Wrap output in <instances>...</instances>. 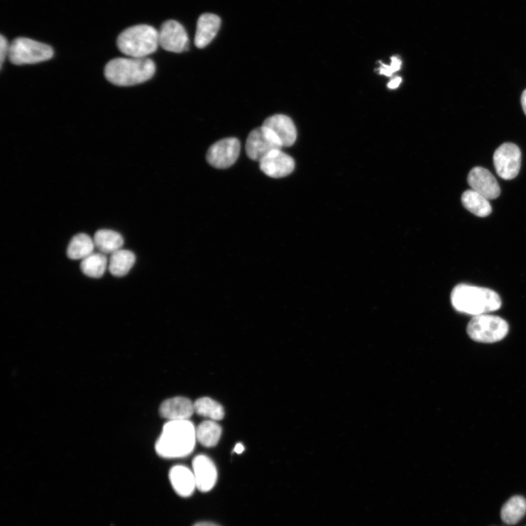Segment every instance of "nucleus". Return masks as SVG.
I'll return each mask as SVG.
<instances>
[{
  "instance_id": "nucleus-30",
  "label": "nucleus",
  "mask_w": 526,
  "mask_h": 526,
  "mask_svg": "<svg viewBox=\"0 0 526 526\" xmlns=\"http://www.w3.org/2000/svg\"><path fill=\"white\" fill-rule=\"evenodd\" d=\"M235 453L241 454L244 451V446L242 444H237L234 449Z\"/></svg>"
},
{
  "instance_id": "nucleus-17",
  "label": "nucleus",
  "mask_w": 526,
  "mask_h": 526,
  "mask_svg": "<svg viewBox=\"0 0 526 526\" xmlns=\"http://www.w3.org/2000/svg\"><path fill=\"white\" fill-rule=\"evenodd\" d=\"M171 485L180 496L189 497L194 491L196 482L193 471L184 466L172 467L169 473Z\"/></svg>"
},
{
  "instance_id": "nucleus-10",
  "label": "nucleus",
  "mask_w": 526,
  "mask_h": 526,
  "mask_svg": "<svg viewBox=\"0 0 526 526\" xmlns=\"http://www.w3.org/2000/svg\"><path fill=\"white\" fill-rule=\"evenodd\" d=\"M160 45L168 52L182 53L187 51L189 37L182 25L174 20L165 22L159 32Z\"/></svg>"
},
{
  "instance_id": "nucleus-25",
  "label": "nucleus",
  "mask_w": 526,
  "mask_h": 526,
  "mask_svg": "<svg viewBox=\"0 0 526 526\" xmlns=\"http://www.w3.org/2000/svg\"><path fill=\"white\" fill-rule=\"evenodd\" d=\"M194 407L196 414L209 417L214 421L221 420L224 417L222 406L208 397L197 399L194 403Z\"/></svg>"
},
{
  "instance_id": "nucleus-22",
  "label": "nucleus",
  "mask_w": 526,
  "mask_h": 526,
  "mask_svg": "<svg viewBox=\"0 0 526 526\" xmlns=\"http://www.w3.org/2000/svg\"><path fill=\"white\" fill-rule=\"evenodd\" d=\"M526 514V499L521 495L510 498L500 510V517L508 525H513Z\"/></svg>"
},
{
  "instance_id": "nucleus-23",
  "label": "nucleus",
  "mask_w": 526,
  "mask_h": 526,
  "mask_svg": "<svg viewBox=\"0 0 526 526\" xmlns=\"http://www.w3.org/2000/svg\"><path fill=\"white\" fill-rule=\"evenodd\" d=\"M221 435L220 425L214 420L204 421L196 429L197 441L206 447L216 446Z\"/></svg>"
},
{
  "instance_id": "nucleus-15",
  "label": "nucleus",
  "mask_w": 526,
  "mask_h": 526,
  "mask_svg": "<svg viewBox=\"0 0 526 526\" xmlns=\"http://www.w3.org/2000/svg\"><path fill=\"white\" fill-rule=\"evenodd\" d=\"M194 412V404L190 399L184 397L168 399L160 407L161 417L169 421L187 420Z\"/></svg>"
},
{
  "instance_id": "nucleus-11",
  "label": "nucleus",
  "mask_w": 526,
  "mask_h": 526,
  "mask_svg": "<svg viewBox=\"0 0 526 526\" xmlns=\"http://www.w3.org/2000/svg\"><path fill=\"white\" fill-rule=\"evenodd\" d=\"M259 163L261 170L268 177L275 179L287 177L295 168L293 158L282 149L274 150Z\"/></svg>"
},
{
  "instance_id": "nucleus-31",
  "label": "nucleus",
  "mask_w": 526,
  "mask_h": 526,
  "mask_svg": "<svg viewBox=\"0 0 526 526\" xmlns=\"http://www.w3.org/2000/svg\"><path fill=\"white\" fill-rule=\"evenodd\" d=\"M193 526H219L215 523L209 522H198Z\"/></svg>"
},
{
  "instance_id": "nucleus-26",
  "label": "nucleus",
  "mask_w": 526,
  "mask_h": 526,
  "mask_svg": "<svg viewBox=\"0 0 526 526\" xmlns=\"http://www.w3.org/2000/svg\"><path fill=\"white\" fill-rule=\"evenodd\" d=\"M381 63V67L378 69L380 74L384 75V76L390 77L393 75L398 71L402 67V61L398 57H393L391 58L390 65Z\"/></svg>"
},
{
  "instance_id": "nucleus-18",
  "label": "nucleus",
  "mask_w": 526,
  "mask_h": 526,
  "mask_svg": "<svg viewBox=\"0 0 526 526\" xmlns=\"http://www.w3.org/2000/svg\"><path fill=\"white\" fill-rule=\"evenodd\" d=\"M461 202L464 207L476 216L486 217L492 212L489 200L473 190H469L463 193Z\"/></svg>"
},
{
  "instance_id": "nucleus-8",
  "label": "nucleus",
  "mask_w": 526,
  "mask_h": 526,
  "mask_svg": "<svg viewBox=\"0 0 526 526\" xmlns=\"http://www.w3.org/2000/svg\"><path fill=\"white\" fill-rule=\"evenodd\" d=\"M282 148L277 138L263 126L250 133L246 143L248 157L258 162H261L274 150L282 149Z\"/></svg>"
},
{
  "instance_id": "nucleus-27",
  "label": "nucleus",
  "mask_w": 526,
  "mask_h": 526,
  "mask_svg": "<svg viewBox=\"0 0 526 526\" xmlns=\"http://www.w3.org/2000/svg\"><path fill=\"white\" fill-rule=\"evenodd\" d=\"M10 45L7 39L2 35L0 38V61H1V67H3L6 57H9Z\"/></svg>"
},
{
  "instance_id": "nucleus-29",
  "label": "nucleus",
  "mask_w": 526,
  "mask_h": 526,
  "mask_svg": "<svg viewBox=\"0 0 526 526\" xmlns=\"http://www.w3.org/2000/svg\"><path fill=\"white\" fill-rule=\"evenodd\" d=\"M521 104H522V107L523 111H524L525 114L526 115V89L524 90V92L522 94V96H521Z\"/></svg>"
},
{
  "instance_id": "nucleus-4",
  "label": "nucleus",
  "mask_w": 526,
  "mask_h": 526,
  "mask_svg": "<svg viewBox=\"0 0 526 526\" xmlns=\"http://www.w3.org/2000/svg\"><path fill=\"white\" fill-rule=\"evenodd\" d=\"M117 45L120 51L129 57L146 58L160 45L159 32L149 25H136L119 35Z\"/></svg>"
},
{
  "instance_id": "nucleus-7",
  "label": "nucleus",
  "mask_w": 526,
  "mask_h": 526,
  "mask_svg": "<svg viewBox=\"0 0 526 526\" xmlns=\"http://www.w3.org/2000/svg\"><path fill=\"white\" fill-rule=\"evenodd\" d=\"M493 163L499 177L505 180H512L518 175L521 166V152L513 143L500 146L494 153Z\"/></svg>"
},
{
  "instance_id": "nucleus-14",
  "label": "nucleus",
  "mask_w": 526,
  "mask_h": 526,
  "mask_svg": "<svg viewBox=\"0 0 526 526\" xmlns=\"http://www.w3.org/2000/svg\"><path fill=\"white\" fill-rule=\"evenodd\" d=\"M196 486L202 492L211 491L217 481V470L214 463L208 456L199 455L192 462Z\"/></svg>"
},
{
  "instance_id": "nucleus-21",
  "label": "nucleus",
  "mask_w": 526,
  "mask_h": 526,
  "mask_svg": "<svg viewBox=\"0 0 526 526\" xmlns=\"http://www.w3.org/2000/svg\"><path fill=\"white\" fill-rule=\"evenodd\" d=\"M94 247V242L89 236L80 234L71 239L67 255L71 260H84L93 254Z\"/></svg>"
},
{
  "instance_id": "nucleus-16",
  "label": "nucleus",
  "mask_w": 526,
  "mask_h": 526,
  "mask_svg": "<svg viewBox=\"0 0 526 526\" xmlns=\"http://www.w3.org/2000/svg\"><path fill=\"white\" fill-rule=\"evenodd\" d=\"M221 27V18L212 13L200 16L197 23L194 44L199 48L207 47L217 36Z\"/></svg>"
},
{
  "instance_id": "nucleus-3",
  "label": "nucleus",
  "mask_w": 526,
  "mask_h": 526,
  "mask_svg": "<svg viewBox=\"0 0 526 526\" xmlns=\"http://www.w3.org/2000/svg\"><path fill=\"white\" fill-rule=\"evenodd\" d=\"M155 71L156 66L152 60L128 57L110 61L105 68V76L114 85L130 87L151 80Z\"/></svg>"
},
{
  "instance_id": "nucleus-12",
  "label": "nucleus",
  "mask_w": 526,
  "mask_h": 526,
  "mask_svg": "<svg viewBox=\"0 0 526 526\" xmlns=\"http://www.w3.org/2000/svg\"><path fill=\"white\" fill-rule=\"evenodd\" d=\"M468 183L471 190L488 199H496L500 195V189L497 180L493 175L484 168H473L469 173Z\"/></svg>"
},
{
  "instance_id": "nucleus-6",
  "label": "nucleus",
  "mask_w": 526,
  "mask_h": 526,
  "mask_svg": "<svg viewBox=\"0 0 526 526\" xmlns=\"http://www.w3.org/2000/svg\"><path fill=\"white\" fill-rule=\"evenodd\" d=\"M54 56L51 46L26 38H18L10 45L9 58L16 65H33L47 61Z\"/></svg>"
},
{
  "instance_id": "nucleus-28",
  "label": "nucleus",
  "mask_w": 526,
  "mask_h": 526,
  "mask_svg": "<svg viewBox=\"0 0 526 526\" xmlns=\"http://www.w3.org/2000/svg\"><path fill=\"white\" fill-rule=\"evenodd\" d=\"M402 79L400 77H395L388 84V87L390 89H395L399 87L400 83H402Z\"/></svg>"
},
{
  "instance_id": "nucleus-2",
  "label": "nucleus",
  "mask_w": 526,
  "mask_h": 526,
  "mask_svg": "<svg viewBox=\"0 0 526 526\" xmlns=\"http://www.w3.org/2000/svg\"><path fill=\"white\" fill-rule=\"evenodd\" d=\"M451 302L456 311L473 317L489 314L502 307V300L495 291L465 284L454 289Z\"/></svg>"
},
{
  "instance_id": "nucleus-9",
  "label": "nucleus",
  "mask_w": 526,
  "mask_h": 526,
  "mask_svg": "<svg viewBox=\"0 0 526 526\" xmlns=\"http://www.w3.org/2000/svg\"><path fill=\"white\" fill-rule=\"evenodd\" d=\"M241 151V143L236 138L220 140L209 149L207 159L209 163L219 169L228 168L238 160Z\"/></svg>"
},
{
  "instance_id": "nucleus-1",
  "label": "nucleus",
  "mask_w": 526,
  "mask_h": 526,
  "mask_svg": "<svg viewBox=\"0 0 526 526\" xmlns=\"http://www.w3.org/2000/svg\"><path fill=\"white\" fill-rule=\"evenodd\" d=\"M196 441V429L192 422L188 420L169 421L163 427L155 449L163 458H183L193 452Z\"/></svg>"
},
{
  "instance_id": "nucleus-13",
  "label": "nucleus",
  "mask_w": 526,
  "mask_h": 526,
  "mask_svg": "<svg viewBox=\"0 0 526 526\" xmlns=\"http://www.w3.org/2000/svg\"><path fill=\"white\" fill-rule=\"evenodd\" d=\"M263 126L277 138L283 147L292 146L297 138V131L292 119L283 114L273 115L266 119Z\"/></svg>"
},
{
  "instance_id": "nucleus-5",
  "label": "nucleus",
  "mask_w": 526,
  "mask_h": 526,
  "mask_svg": "<svg viewBox=\"0 0 526 526\" xmlns=\"http://www.w3.org/2000/svg\"><path fill=\"white\" fill-rule=\"evenodd\" d=\"M509 332L508 323L489 314L474 316L467 327V334L474 341L493 344L503 340Z\"/></svg>"
},
{
  "instance_id": "nucleus-24",
  "label": "nucleus",
  "mask_w": 526,
  "mask_h": 526,
  "mask_svg": "<svg viewBox=\"0 0 526 526\" xmlns=\"http://www.w3.org/2000/svg\"><path fill=\"white\" fill-rule=\"evenodd\" d=\"M107 265L108 258L106 256L102 253H94L82 261L81 269L87 277L99 279L104 275Z\"/></svg>"
},
{
  "instance_id": "nucleus-19",
  "label": "nucleus",
  "mask_w": 526,
  "mask_h": 526,
  "mask_svg": "<svg viewBox=\"0 0 526 526\" xmlns=\"http://www.w3.org/2000/svg\"><path fill=\"white\" fill-rule=\"evenodd\" d=\"M95 247L103 254H113L121 249L124 239L120 234L111 230H99L94 237Z\"/></svg>"
},
{
  "instance_id": "nucleus-20",
  "label": "nucleus",
  "mask_w": 526,
  "mask_h": 526,
  "mask_svg": "<svg viewBox=\"0 0 526 526\" xmlns=\"http://www.w3.org/2000/svg\"><path fill=\"white\" fill-rule=\"evenodd\" d=\"M136 263V256L126 249H119L111 254L109 270L116 278L127 275Z\"/></svg>"
}]
</instances>
